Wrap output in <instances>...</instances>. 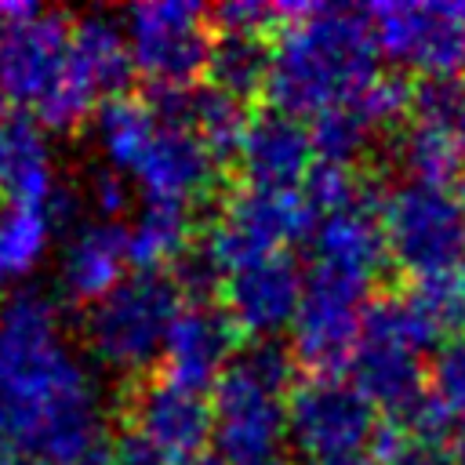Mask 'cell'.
Wrapping results in <instances>:
<instances>
[{
    "label": "cell",
    "instance_id": "cell-1",
    "mask_svg": "<svg viewBox=\"0 0 465 465\" xmlns=\"http://www.w3.org/2000/svg\"><path fill=\"white\" fill-rule=\"evenodd\" d=\"M0 443L51 465H98L109 450L98 381L36 287L0 302Z\"/></svg>",
    "mask_w": 465,
    "mask_h": 465
},
{
    "label": "cell",
    "instance_id": "cell-2",
    "mask_svg": "<svg viewBox=\"0 0 465 465\" xmlns=\"http://www.w3.org/2000/svg\"><path fill=\"white\" fill-rule=\"evenodd\" d=\"M287 22L272 44L265 94L287 116H316L360 98L378 76L371 15L345 4L283 7Z\"/></svg>",
    "mask_w": 465,
    "mask_h": 465
},
{
    "label": "cell",
    "instance_id": "cell-3",
    "mask_svg": "<svg viewBox=\"0 0 465 465\" xmlns=\"http://www.w3.org/2000/svg\"><path fill=\"white\" fill-rule=\"evenodd\" d=\"M182 312V291L171 272L138 269L102 302L87 305L84 338L91 356L120 374H138L163 356L167 331Z\"/></svg>",
    "mask_w": 465,
    "mask_h": 465
},
{
    "label": "cell",
    "instance_id": "cell-4",
    "mask_svg": "<svg viewBox=\"0 0 465 465\" xmlns=\"http://www.w3.org/2000/svg\"><path fill=\"white\" fill-rule=\"evenodd\" d=\"M389 258L418 276L454 272L465 262V189L400 182L378 203Z\"/></svg>",
    "mask_w": 465,
    "mask_h": 465
},
{
    "label": "cell",
    "instance_id": "cell-5",
    "mask_svg": "<svg viewBox=\"0 0 465 465\" xmlns=\"http://www.w3.org/2000/svg\"><path fill=\"white\" fill-rule=\"evenodd\" d=\"M134 58L124 33V22H116L105 11L84 15L73 25L69 40V65L54 94L36 109V124L47 131H73L87 120L94 102L120 98L131 84Z\"/></svg>",
    "mask_w": 465,
    "mask_h": 465
},
{
    "label": "cell",
    "instance_id": "cell-6",
    "mask_svg": "<svg viewBox=\"0 0 465 465\" xmlns=\"http://www.w3.org/2000/svg\"><path fill=\"white\" fill-rule=\"evenodd\" d=\"M316 211L294 189H262L243 185L225 196L218 218L196 236L225 272L283 251L302 236H312Z\"/></svg>",
    "mask_w": 465,
    "mask_h": 465
},
{
    "label": "cell",
    "instance_id": "cell-7",
    "mask_svg": "<svg viewBox=\"0 0 465 465\" xmlns=\"http://www.w3.org/2000/svg\"><path fill=\"white\" fill-rule=\"evenodd\" d=\"M374 429V403L338 374H312L287 392V440L312 465L360 458Z\"/></svg>",
    "mask_w": 465,
    "mask_h": 465
},
{
    "label": "cell",
    "instance_id": "cell-8",
    "mask_svg": "<svg viewBox=\"0 0 465 465\" xmlns=\"http://www.w3.org/2000/svg\"><path fill=\"white\" fill-rule=\"evenodd\" d=\"M214 450L225 465H280L287 443V400L262 385L243 367L229 371L211 389Z\"/></svg>",
    "mask_w": 465,
    "mask_h": 465
},
{
    "label": "cell",
    "instance_id": "cell-9",
    "mask_svg": "<svg viewBox=\"0 0 465 465\" xmlns=\"http://www.w3.org/2000/svg\"><path fill=\"white\" fill-rule=\"evenodd\" d=\"M363 280L320 269L312 265L302 283V302L291 323V352L298 363L312 367L316 374H334V367L349 363L360 327H363V298H367Z\"/></svg>",
    "mask_w": 465,
    "mask_h": 465
},
{
    "label": "cell",
    "instance_id": "cell-10",
    "mask_svg": "<svg viewBox=\"0 0 465 465\" xmlns=\"http://www.w3.org/2000/svg\"><path fill=\"white\" fill-rule=\"evenodd\" d=\"M207 11L185 0H149L124 15V33L131 44L134 69L153 84L189 87L207 69L211 33L203 29Z\"/></svg>",
    "mask_w": 465,
    "mask_h": 465
},
{
    "label": "cell",
    "instance_id": "cell-11",
    "mask_svg": "<svg viewBox=\"0 0 465 465\" xmlns=\"http://www.w3.org/2000/svg\"><path fill=\"white\" fill-rule=\"evenodd\" d=\"M73 25L62 11L33 7L0 22V91L15 105L40 109L65 76Z\"/></svg>",
    "mask_w": 465,
    "mask_h": 465
},
{
    "label": "cell",
    "instance_id": "cell-12",
    "mask_svg": "<svg viewBox=\"0 0 465 465\" xmlns=\"http://www.w3.org/2000/svg\"><path fill=\"white\" fill-rule=\"evenodd\" d=\"M381 54L421 76L465 69V18L454 4H378L367 11Z\"/></svg>",
    "mask_w": 465,
    "mask_h": 465
},
{
    "label": "cell",
    "instance_id": "cell-13",
    "mask_svg": "<svg viewBox=\"0 0 465 465\" xmlns=\"http://www.w3.org/2000/svg\"><path fill=\"white\" fill-rule=\"evenodd\" d=\"M127 414H131V432L142 436L156 454L174 461L196 458L214 432V411L207 392L185 389L163 374L145 378L131 392Z\"/></svg>",
    "mask_w": 465,
    "mask_h": 465
},
{
    "label": "cell",
    "instance_id": "cell-14",
    "mask_svg": "<svg viewBox=\"0 0 465 465\" xmlns=\"http://www.w3.org/2000/svg\"><path fill=\"white\" fill-rule=\"evenodd\" d=\"M236 341H240V327L232 323L225 305L189 302L182 305V312L167 331L163 356H160L163 378L196 392H211L218 378L229 371L232 356L240 352Z\"/></svg>",
    "mask_w": 465,
    "mask_h": 465
},
{
    "label": "cell",
    "instance_id": "cell-15",
    "mask_svg": "<svg viewBox=\"0 0 465 465\" xmlns=\"http://www.w3.org/2000/svg\"><path fill=\"white\" fill-rule=\"evenodd\" d=\"M302 283H305V276L287 251L254 258L225 276V287H222L225 312L254 341L276 338L283 327L294 323V312L302 302Z\"/></svg>",
    "mask_w": 465,
    "mask_h": 465
},
{
    "label": "cell",
    "instance_id": "cell-16",
    "mask_svg": "<svg viewBox=\"0 0 465 465\" xmlns=\"http://www.w3.org/2000/svg\"><path fill=\"white\" fill-rule=\"evenodd\" d=\"M218 174V156L185 127H163L153 134L138 163L131 167V178L145 193V200H167V203H193L211 193Z\"/></svg>",
    "mask_w": 465,
    "mask_h": 465
},
{
    "label": "cell",
    "instance_id": "cell-17",
    "mask_svg": "<svg viewBox=\"0 0 465 465\" xmlns=\"http://www.w3.org/2000/svg\"><path fill=\"white\" fill-rule=\"evenodd\" d=\"M312 134L298 116L280 109L254 113L236 145V163L247 185L262 189H294L312 167Z\"/></svg>",
    "mask_w": 465,
    "mask_h": 465
},
{
    "label": "cell",
    "instance_id": "cell-18",
    "mask_svg": "<svg viewBox=\"0 0 465 465\" xmlns=\"http://www.w3.org/2000/svg\"><path fill=\"white\" fill-rule=\"evenodd\" d=\"M127 265V229L120 222H91L80 225L58 258V280L65 298L94 305L120 280Z\"/></svg>",
    "mask_w": 465,
    "mask_h": 465
},
{
    "label": "cell",
    "instance_id": "cell-19",
    "mask_svg": "<svg viewBox=\"0 0 465 465\" xmlns=\"http://www.w3.org/2000/svg\"><path fill=\"white\" fill-rule=\"evenodd\" d=\"M309 240H312V265L356 276L363 283H371L389 258L381 222L371 207H352V211L316 218V229Z\"/></svg>",
    "mask_w": 465,
    "mask_h": 465
},
{
    "label": "cell",
    "instance_id": "cell-20",
    "mask_svg": "<svg viewBox=\"0 0 465 465\" xmlns=\"http://www.w3.org/2000/svg\"><path fill=\"white\" fill-rule=\"evenodd\" d=\"M54 189L47 131L22 113L0 116V196L7 203H47Z\"/></svg>",
    "mask_w": 465,
    "mask_h": 465
},
{
    "label": "cell",
    "instance_id": "cell-21",
    "mask_svg": "<svg viewBox=\"0 0 465 465\" xmlns=\"http://www.w3.org/2000/svg\"><path fill=\"white\" fill-rule=\"evenodd\" d=\"M349 381L374 403L385 407L392 414L407 411L429 385H425V371H421V356L392 345V341H378V338H363L356 341L352 356H349Z\"/></svg>",
    "mask_w": 465,
    "mask_h": 465
},
{
    "label": "cell",
    "instance_id": "cell-22",
    "mask_svg": "<svg viewBox=\"0 0 465 465\" xmlns=\"http://www.w3.org/2000/svg\"><path fill=\"white\" fill-rule=\"evenodd\" d=\"M272 69V40L265 33H218L211 36L207 54V84L247 102L251 94L265 91Z\"/></svg>",
    "mask_w": 465,
    "mask_h": 465
},
{
    "label": "cell",
    "instance_id": "cell-23",
    "mask_svg": "<svg viewBox=\"0 0 465 465\" xmlns=\"http://www.w3.org/2000/svg\"><path fill=\"white\" fill-rule=\"evenodd\" d=\"M94 142H98V153L105 156V163L113 171H127L138 163V156L145 153V145L153 142V134L160 131V120L156 113L149 109L145 98H105L98 102L94 109Z\"/></svg>",
    "mask_w": 465,
    "mask_h": 465
},
{
    "label": "cell",
    "instance_id": "cell-24",
    "mask_svg": "<svg viewBox=\"0 0 465 465\" xmlns=\"http://www.w3.org/2000/svg\"><path fill=\"white\" fill-rule=\"evenodd\" d=\"M193 243V222L185 203L145 200V207L127 225V262L138 269H160L174 262Z\"/></svg>",
    "mask_w": 465,
    "mask_h": 465
},
{
    "label": "cell",
    "instance_id": "cell-25",
    "mask_svg": "<svg viewBox=\"0 0 465 465\" xmlns=\"http://www.w3.org/2000/svg\"><path fill=\"white\" fill-rule=\"evenodd\" d=\"M54 218L47 203H4L0 207V287L29 276L51 247Z\"/></svg>",
    "mask_w": 465,
    "mask_h": 465
},
{
    "label": "cell",
    "instance_id": "cell-26",
    "mask_svg": "<svg viewBox=\"0 0 465 465\" xmlns=\"http://www.w3.org/2000/svg\"><path fill=\"white\" fill-rule=\"evenodd\" d=\"M396 163L407 174V182H421V185H458V174L465 167L458 138L421 124H414L396 138Z\"/></svg>",
    "mask_w": 465,
    "mask_h": 465
},
{
    "label": "cell",
    "instance_id": "cell-27",
    "mask_svg": "<svg viewBox=\"0 0 465 465\" xmlns=\"http://www.w3.org/2000/svg\"><path fill=\"white\" fill-rule=\"evenodd\" d=\"M403 294L436 341L465 338V272L461 269L418 276Z\"/></svg>",
    "mask_w": 465,
    "mask_h": 465
},
{
    "label": "cell",
    "instance_id": "cell-28",
    "mask_svg": "<svg viewBox=\"0 0 465 465\" xmlns=\"http://www.w3.org/2000/svg\"><path fill=\"white\" fill-rule=\"evenodd\" d=\"M247 109L240 98L211 87V84H200V87H189V131L214 153V156H236V145L247 131Z\"/></svg>",
    "mask_w": 465,
    "mask_h": 465
},
{
    "label": "cell",
    "instance_id": "cell-29",
    "mask_svg": "<svg viewBox=\"0 0 465 465\" xmlns=\"http://www.w3.org/2000/svg\"><path fill=\"white\" fill-rule=\"evenodd\" d=\"M374 131H378V127H374V120L363 113L360 98L338 102V105L316 113V116H312V127H309L312 149L320 153V160H327V163H345V167H349L360 153H367Z\"/></svg>",
    "mask_w": 465,
    "mask_h": 465
},
{
    "label": "cell",
    "instance_id": "cell-30",
    "mask_svg": "<svg viewBox=\"0 0 465 465\" xmlns=\"http://www.w3.org/2000/svg\"><path fill=\"white\" fill-rule=\"evenodd\" d=\"M411 116L421 127L436 131H461L465 127V76L447 73V76H421L411 84Z\"/></svg>",
    "mask_w": 465,
    "mask_h": 465
},
{
    "label": "cell",
    "instance_id": "cell-31",
    "mask_svg": "<svg viewBox=\"0 0 465 465\" xmlns=\"http://www.w3.org/2000/svg\"><path fill=\"white\" fill-rule=\"evenodd\" d=\"M302 196L305 203L316 211V218L323 214H338V211H352V207H371V203H360L367 196L363 182L352 174V167L345 163H327V160H316L309 167V174L302 178ZM374 211V207H371Z\"/></svg>",
    "mask_w": 465,
    "mask_h": 465
},
{
    "label": "cell",
    "instance_id": "cell-32",
    "mask_svg": "<svg viewBox=\"0 0 465 465\" xmlns=\"http://www.w3.org/2000/svg\"><path fill=\"white\" fill-rule=\"evenodd\" d=\"M429 392L458 418L465 421V338L443 341L432 356L429 371Z\"/></svg>",
    "mask_w": 465,
    "mask_h": 465
},
{
    "label": "cell",
    "instance_id": "cell-33",
    "mask_svg": "<svg viewBox=\"0 0 465 465\" xmlns=\"http://www.w3.org/2000/svg\"><path fill=\"white\" fill-rule=\"evenodd\" d=\"M171 276H174V283H178L182 294H193V302H211V294L225 287V276L229 272L218 265V258L200 240H193L174 258V272Z\"/></svg>",
    "mask_w": 465,
    "mask_h": 465
},
{
    "label": "cell",
    "instance_id": "cell-34",
    "mask_svg": "<svg viewBox=\"0 0 465 465\" xmlns=\"http://www.w3.org/2000/svg\"><path fill=\"white\" fill-rule=\"evenodd\" d=\"M360 105L363 113L374 120V127L381 124H392L400 120L403 113H411V80H403L400 73H389V76H374V84L360 94Z\"/></svg>",
    "mask_w": 465,
    "mask_h": 465
},
{
    "label": "cell",
    "instance_id": "cell-35",
    "mask_svg": "<svg viewBox=\"0 0 465 465\" xmlns=\"http://www.w3.org/2000/svg\"><path fill=\"white\" fill-rule=\"evenodd\" d=\"M207 18L218 25V33H265L272 22L283 18V7L258 4V0H229L207 11Z\"/></svg>",
    "mask_w": 465,
    "mask_h": 465
},
{
    "label": "cell",
    "instance_id": "cell-36",
    "mask_svg": "<svg viewBox=\"0 0 465 465\" xmlns=\"http://www.w3.org/2000/svg\"><path fill=\"white\" fill-rule=\"evenodd\" d=\"M127 200H131V189H127L120 171H113V167L91 171V178H87V203L98 211L102 222H116L127 211Z\"/></svg>",
    "mask_w": 465,
    "mask_h": 465
},
{
    "label": "cell",
    "instance_id": "cell-37",
    "mask_svg": "<svg viewBox=\"0 0 465 465\" xmlns=\"http://www.w3.org/2000/svg\"><path fill=\"white\" fill-rule=\"evenodd\" d=\"M396 465H454V458H450V447L447 443H421V440H411L407 436Z\"/></svg>",
    "mask_w": 465,
    "mask_h": 465
},
{
    "label": "cell",
    "instance_id": "cell-38",
    "mask_svg": "<svg viewBox=\"0 0 465 465\" xmlns=\"http://www.w3.org/2000/svg\"><path fill=\"white\" fill-rule=\"evenodd\" d=\"M450 458H454V465H465V429H461V432H454V443H450Z\"/></svg>",
    "mask_w": 465,
    "mask_h": 465
},
{
    "label": "cell",
    "instance_id": "cell-39",
    "mask_svg": "<svg viewBox=\"0 0 465 465\" xmlns=\"http://www.w3.org/2000/svg\"><path fill=\"white\" fill-rule=\"evenodd\" d=\"M178 465H225L218 454H196V458H189V461H178Z\"/></svg>",
    "mask_w": 465,
    "mask_h": 465
},
{
    "label": "cell",
    "instance_id": "cell-40",
    "mask_svg": "<svg viewBox=\"0 0 465 465\" xmlns=\"http://www.w3.org/2000/svg\"><path fill=\"white\" fill-rule=\"evenodd\" d=\"M327 465H378L371 458H349V461H327Z\"/></svg>",
    "mask_w": 465,
    "mask_h": 465
},
{
    "label": "cell",
    "instance_id": "cell-41",
    "mask_svg": "<svg viewBox=\"0 0 465 465\" xmlns=\"http://www.w3.org/2000/svg\"><path fill=\"white\" fill-rule=\"evenodd\" d=\"M458 149H461V163H465V127L458 131Z\"/></svg>",
    "mask_w": 465,
    "mask_h": 465
},
{
    "label": "cell",
    "instance_id": "cell-42",
    "mask_svg": "<svg viewBox=\"0 0 465 465\" xmlns=\"http://www.w3.org/2000/svg\"><path fill=\"white\" fill-rule=\"evenodd\" d=\"M0 465H11V458H7V447L0 443Z\"/></svg>",
    "mask_w": 465,
    "mask_h": 465
},
{
    "label": "cell",
    "instance_id": "cell-43",
    "mask_svg": "<svg viewBox=\"0 0 465 465\" xmlns=\"http://www.w3.org/2000/svg\"><path fill=\"white\" fill-rule=\"evenodd\" d=\"M98 465H113V461H109V450H105V458H102V461H98Z\"/></svg>",
    "mask_w": 465,
    "mask_h": 465
},
{
    "label": "cell",
    "instance_id": "cell-44",
    "mask_svg": "<svg viewBox=\"0 0 465 465\" xmlns=\"http://www.w3.org/2000/svg\"><path fill=\"white\" fill-rule=\"evenodd\" d=\"M25 465H51V461H25Z\"/></svg>",
    "mask_w": 465,
    "mask_h": 465
}]
</instances>
